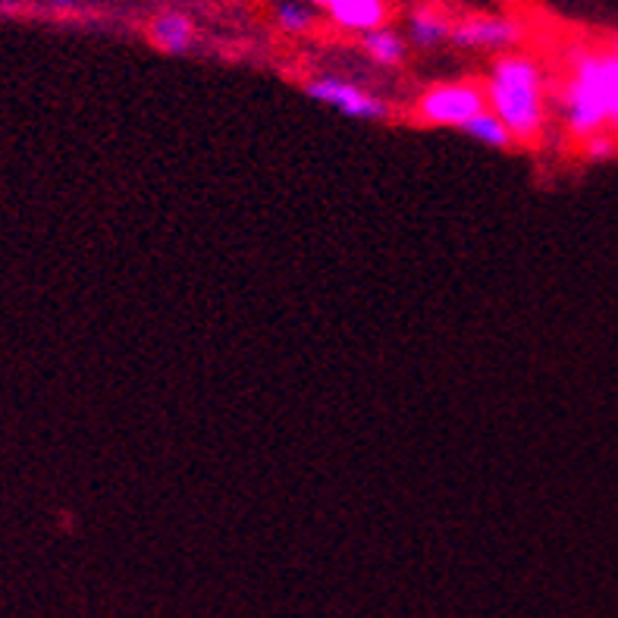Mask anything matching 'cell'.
I'll return each mask as SVG.
<instances>
[{
    "label": "cell",
    "instance_id": "15",
    "mask_svg": "<svg viewBox=\"0 0 618 618\" xmlns=\"http://www.w3.org/2000/svg\"><path fill=\"white\" fill-rule=\"evenodd\" d=\"M420 3H434V7H437V0H420Z\"/></svg>",
    "mask_w": 618,
    "mask_h": 618
},
{
    "label": "cell",
    "instance_id": "11",
    "mask_svg": "<svg viewBox=\"0 0 618 618\" xmlns=\"http://www.w3.org/2000/svg\"><path fill=\"white\" fill-rule=\"evenodd\" d=\"M273 20H277V25H280L286 35H308L311 29H314V23H317L314 7H311V3H302V0H283V3H277Z\"/></svg>",
    "mask_w": 618,
    "mask_h": 618
},
{
    "label": "cell",
    "instance_id": "12",
    "mask_svg": "<svg viewBox=\"0 0 618 618\" xmlns=\"http://www.w3.org/2000/svg\"><path fill=\"white\" fill-rule=\"evenodd\" d=\"M584 155L587 160H613L618 155V138L613 133H599L584 138Z\"/></svg>",
    "mask_w": 618,
    "mask_h": 618
},
{
    "label": "cell",
    "instance_id": "7",
    "mask_svg": "<svg viewBox=\"0 0 618 618\" xmlns=\"http://www.w3.org/2000/svg\"><path fill=\"white\" fill-rule=\"evenodd\" d=\"M148 38H151V45L157 50H164V54H189L192 45H195V23L186 16V13H160L151 20L148 25Z\"/></svg>",
    "mask_w": 618,
    "mask_h": 618
},
{
    "label": "cell",
    "instance_id": "5",
    "mask_svg": "<svg viewBox=\"0 0 618 618\" xmlns=\"http://www.w3.org/2000/svg\"><path fill=\"white\" fill-rule=\"evenodd\" d=\"M305 94L352 120H383L390 113L377 94L339 76H314L305 82Z\"/></svg>",
    "mask_w": 618,
    "mask_h": 618
},
{
    "label": "cell",
    "instance_id": "6",
    "mask_svg": "<svg viewBox=\"0 0 618 618\" xmlns=\"http://www.w3.org/2000/svg\"><path fill=\"white\" fill-rule=\"evenodd\" d=\"M327 16L342 32H374L390 20V3L386 0H333L327 7Z\"/></svg>",
    "mask_w": 618,
    "mask_h": 618
},
{
    "label": "cell",
    "instance_id": "3",
    "mask_svg": "<svg viewBox=\"0 0 618 618\" xmlns=\"http://www.w3.org/2000/svg\"><path fill=\"white\" fill-rule=\"evenodd\" d=\"M484 82L459 79V82H440L430 86L415 104V123L420 126H440V130H462L471 116L486 111Z\"/></svg>",
    "mask_w": 618,
    "mask_h": 618
},
{
    "label": "cell",
    "instance_id": "2",
    "mask_svg": "<svg viewBox=\"0 0 618 618\" xmlns=\"http://www.w3.org/2000/svg\"><path fill=\"white\" fill-rule=\"evenodd\" d=\"M559 116L577 142L618 130V54L613 47L574 54L559 91Z\"/></svg>",
    "mask_w": 618,
    "mask_h": 618
},
{
    "label": "cell",
    "instance_id": "13",
    "mask_svg": "<svg viewBox=\"0 0 618 618\" xmlns=\"http://www.w3.org/2000/svg\"><path fill=\"white\" fill-rule=\"evenodd\" d=\"M305 3H311V7H321V10H327L333 0H305Z\"/></svg>",
    "mask_w": 618,
    "mask_h": 618
},
{
    "label": "cell",
    "instance_id": "1",
    "mask_svg": "<svg viewBox=\"0 0 618 618\" xmlns=\"http://www.w3.org/2000/svg\"><path fill=\"white\" fill-rule=\"evenodd\" d=\"M486 104L515 138V145H537L550 120V82L537 57L508 50L486 72Z\"/></svg>",
    "mask_w": 618,
    "mask_h": 618
},
{
    "label": "cell",
    "instance_id": "14",
    "mask_svg": "<svg viewBox=\"0 0 618 618\" xmlns=\"http://www.w3.org/2000/svg\"><path fill=\"white\" fill-rule=\"evenodd\" d=\"M54 3H60V7H67V3H76V0H54Z\"/></svg>",
    "mask_w": 618,
    "mask_h": 618
},
{
    "label": "cell",
    "instance_id": "4",
    "mask_svg": "<svg viewBox=\"0 0 618 618\" xmlns=\"http://www.w3.org/2000/svg\"><path fill=\"white\" fill-rule=\"evenodd\" d=\"M449 42L464 50L508 54V50H518V45L525 42V25L499 13H474L452 25Z\"/></svg>",
    "mask_w": 618,
    "mask_h": 618
},
{
    "label": "cell",
    "instance_id": "8",
    "mask_svg": "<svg viewBox=\"0 0 618 618\" xmlns=\"http://www.w3.org/2000/svg\"><path fill=\"white\" fill-rule=\"evenodd\" d=\"M452 25L456 23L434 3H420L418 10H412V16H408V42L420 50H434V47L446 45L452 38Z\"/></svg>",
    "mask_w": 618,
    "mask_h": 618
},
{
    "label": "cell",
    "instance_id": "16",
    "mask_svg": "<svg viewBox=\"0 0 618 618\" xmlns=\"http://www.w3.org/2000/svg\"><path fill=\"white\" fill-rule=\"evenodd\" d=\"M613 50H616V54H618V38H616V42H613Z\"/></svg>",
    "mask_w": 618,
    "mask_h": 618
},
{
    "label": "cell",
    "instance_id": "10",
    "mask_svg": "<svg viewBox=\"0 0 618 618\" xmlns=\"http://www.w3.org/2000/svg\"><path fill=\"white\" fill-rule=\"evenodd\" d=\"M462 133L468 135V138L486 145V148H499V151H506V148L515 145V138H512V133L506 130V123L490 111V108L477 113V116H471L462 126Z\"/></svg>",
    "mask_w": 618,
    "mask_h": 618
},
{
    "label": "cell",
    "instance_id": "9",
    "mask_svg": "<svg viewBox=\"0 0 618 618\" xmlns=\"http://www.w3.org/2000/svg\"><path fill=\"white\" fill-rule=\"evenodd\" d=\"M361 50L380 64V67H398L402 60H405V54H408V42L398 35L396 29H390V25H380L374 32H364L361 35Z\"/></svg>",
    "mask_w": 618,
    "mask_h": 618
}]
</instances>
